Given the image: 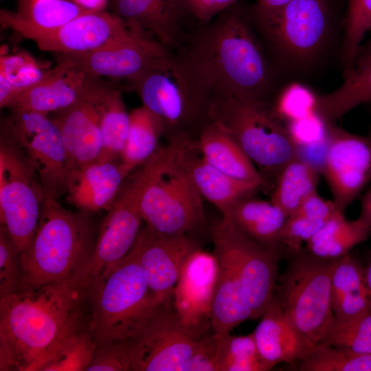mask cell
Instances as JSON below:
<instances>
[{
    "instance_id": "6da1fadb",
    "label": "cell",
    "mask_w": 371,
    "mask_h": 371,
    "mask_svg": "<svg viewBox=\"0 0 371 371\" xmlns=\"http://www.w3.org/2000/svg\"><path fill=\"white\" fill-rule=\"evenodd\" d=\"M176 53L213 97L270 102L286 83L240 0L190 33Z\"/></svg>"
},
{
    "instance_id": "7a4b0ae2",
    "label": "cell",
    "mask_w": 371,
    "mask_h": 371,
    "mask_svg": "<svg viewBox=\"0 0 371 371\" xmlns=\"http://www.w3.org/2000/svg\"><path fill=\"white\" fill-rule=\"evenodd\" d=\"M346 0H294L281 10L250 19L286 83L340 68Z\"/></svg>"
},
{
    "instance_id": "3957f363",
    "label": "cell",
    "mask_w": 371,
    "mask_h": 371,
    "mask_svg": "<svg viewBox=\"0 0 371 371\" xmlns=\"http://www.w3.org/2000/svg\"><path fill=\"white\" fill-rule=\"evenodd\" d=\"M88 291L77 278L0 298V370L34 371Z\"/></svg>"
},
{
    "instance_id": "277c9868",
    "label": "cell",
    "mask_w": 371,
    "mask_h": 371,
    "mask_svg": "<svg viewBox=\"0 0 371 371\" xmlns=\"http://www.w3.org/2000/svg\"><path fill=\"white\" fill-rule=\"evenodd\" d=\"M92 214L69 210L56 199H44L36 229L21 252L19 292L82 277L98 229Z\"/></svg>"
},
{
    "instance_id": "5b68a950",
    "label": "cell",
    "mask_w": 371,
    "mask_h": 371,
    "mask_svg": "<svg viewBox=\"0 0 371 371\" xmlns=\"http://www.w3.org/2000/svg\"><path fill=\"white\" fill-rule=\"evenodd\" d=\"M186 137L181 135L168 140L143 165L139 214L146 226L164 236H194L207 228L203 199L185 159Z\"/></svg>"
},
{
    "instance_id": "8992f818",
    "label": "cell",
    "mask_w": 371,
    "mask_h": 371,
    "mask_svg": "<svg viewBox=\"0 0 371 371\" xmlns=\"http://www.w3.org/2000/svg\"><path fill=\"white\" fill-rule=\"evenodd\" d=\"M88 300L96 348L133 337L160 303L133 248L89 286Z\"/></svg>"
},
{
    "instance_id": "52a82bcc",
    "label": "cell",
    "mask_w": 371,
    "mask_h": 371,
    "mask_svg": "<svg viewBox=\"0 0 371 371\" xmlns=\"http://www.w3.org/2000/svg\"><path fill=\"white\" fill-rule=\"evenodd\" d=\"M209 115L227 133L256 166L270 192L282 168L297 157V145L270 102L213 97Z\"/></svg>"
},
{
    "instance_id": "ba28073f",
    "label": "cell",
    "mask_w": 371,
    "mask_h": 371,
    "mask_svg": "<svg viewBox=\"0 0 371 371\" xmlns=\"http://www.w3.org/2000/svg\"><path fill=\"white\" fill-rule=\"evenodd\" d=\"M128 81L142 105L161 120L168 141L181 135L196 139L210 122L212 98L176 53Z\"/></svg>"
},
{
    "instance_id": "9c48e42d",
    "label": "cell",
    "mask_w": 371,
    "mask_h": 371,
    "mask_svg": "<svg viewBox=\"0 0 371 371\" xmlns=\"http://www.w3.org/2000/svg\"><path fill=\"white\" fill-rule=\"evenodd\" d=\"M289 258L278 278L277 297L294 328L313 348L334 317L331 274L336 259L319 258L303 249Z\"/></svg>"
},
{
    "instance_id": "30bf717a",
    "label": "cell",
    "mask_w": 371,
    "mask_h": 371,
    "mask_svg": "<svg viewBox=\"0 0 371 371\" xmlns=\"http://www.w3.org/2000/svg\"><path fill=\"white\" fill-rule=\"evenodd\" d=\"M2 121L8 133L34 168L45 199L66 194L79 169L53 120L40 113L11 107Z\"/></svg>"
},
{
    "instance_id": "8fae6325",
    "label": "cell",
    "mask_w": 371,
    "mask_h": 371,
    "mask_svg": "<svg viewBox=\"0 0 371 371\" xmlns=\"http://www.w3.org/2000/svg\"><path fill=\"white\" fill-rule=\"evenodd\" d=\"M44 192L34 168L1 123L0 223L22 252L38 225Z\"/></svg>"
},
{
    "instance_id": "7c38bea8",
    "label": "cell",
    "mask_w": 371,
    "mask_h": 371,
    "mask_svg": "<svg viewBox=\"0 0 371 371\" xmlns=\"http://www.w3.org/2000/svg\"><path fill=\"white\" fill-rule=\"evenodd\" d=\"M210 330L186 325L172 296L160 302L133 337L132 371H188L201 339Z\"/></svg>"
},
{
    "instance_id": "4fadbf2b",
    "label": "cell",
    "mask_w": 371,
    "mask_h": 371,
    "mask_svg": "<svg viewBox=\"0 0 371 371\" xmlns=\"http://www.w3.org/2000/svg\"><path fill=\"white\" fill-rule=\"evenodd\" d=\"M209 231L214 248L225 253L234 266L252 319L261 317L274 294L282 254L251 239L223 216Z\"/></svg>"
},
{
    "instance_id": "5bb4252c",
    "label": "cell",
    "mask_w": 371,
    "mask_h": 371,
    "mask_svg": "<svg viewBox=\"0 0 371 371\" xmlns=\"http://www.w3.org/2000/svg\"><path fill=\"white\" fill-rule=\"evenodd\" d=\"M143 166L125 180L113 204L98 226L96 239L82 278L89 286L132 249L142 218L138 207Z\"/></svg>"
},
{
    "instance_id": "9a60e30c",
    "label": "cell",
    "mask_w": 371,
    "mask_h": 371,
    "mask_svg": "<svg viewBox=\"0 0 371 371\" xmlns=\"http://www.w3.org/2000/svg\"><path fill=\"white\" fill-rule=\"evenodd\" d=\"M325 126L327 147L321 175L333 201L345 212L371 181V136L350 133L336 123Z\"/></svg>"
},
{
    "instance_id": "2e32d148",
    "label": "cell",
    "mask_w": 371,
    "mask_h": 371,
    "mask_svg": "<svg viewBox=\"0 0 371 371\" xmlns=\"http://www.w3.org/2000/svg\"><path fill=\"white\" fill-rule=\"evenodd\" d=\"M172 54L151 36L137 33L94 51L58 58L95 76L130 80L160 67Z\"/></svg>"
},
{
    "instance_id": "e0dca14e",
    "label": "cell",
    "mask_w": 371,
    "mask_h": 371,
    "mask_svg": "<svg viewBox=\"0 0 371 371\" xmlns=\"http://www.w3.org/2000/svg\"><path fill=\"white\" fill-rule=\"evenodd\" d=\"M199 248L193 235L164 236L146 225L140 231L133 249L158 302L172 296L186 260Z\"/></svg>"
},
{
    "instance_id": "ac0fdd59",
    "label": "cell",
    "mask_w": 371,
    "mask_h": 371,
    "mask_svg": "<svg viewBox=\"0 0 371 371\" xmlns=\"http://www.w3.org/2000/svg\"><path fill=\"white\" fill-rule=\"evenodd\" d=\"M137 33L119 17L106 10L86 12L64 25L34 33L26 38L43 51L82 54L129 38Z\"/></svg>"
},
{
    "instance_id": "d6986e66",
    "label": "cell",
    "mask_w": 371,
    "mask_h": 371,
    "mask_svg": "<svg viewBox=\"0 0 371 371\" xmlns=\"http://www.w3.org/2000/svg\"><path fill=\"white\" fill-rule=\"evenodd\" d=\"M107 8L130 30L151 36L170 52L189 35L179 0H109Z\"/></svg>"
},
{
    "instance_id": "ffe728a7",
    "label": "cell",
    "mask_w": 371,
    "mask_h": 371,
    "mask_svg": "<svg viewBox=\"0 0 371 371\" xmlns=\"http://www.w3.org/2000/svg\"><path fill=\"white\" fill-rule=\"evenodd\" d=\"M113 87L103 81L71 106L51 118L79 169L98 159L101 150L100 117L103 100Z\"/></svg>"
},
{
    "instance_id": "44dd1931",
    "label": "cell",
    "mask_w": 371,
    "mask_h": 371,
    "mask_svg": "<svg viewBox=\"0 0 371 371\" xmlns=\"http://www.w3.org/2000/svg\"><path fill=\"white\" fill-rule=\"evenodd\" d=\"M218 273L214 254L197 249L186 260L174 288V306L187 326L211 327L210 313Z\"/></svg>"
},
{
    "instance_id": "7402d4cb",
    "label": "cell",
    "mask_w": 371,
    "mask_h": 371,
    "mask_svg": "<svg viewBox=\"0 0 371 371\" xmlns=\"http://www.w3.org/2000/svg\"><path fill=\"white\" fill-rule=\"evenodd\" d=\"M58 60L49 74L23 90L11 107L44 115L56 113L75 104L103 82L101 77L78 69L64 59Z\"/></svg>"
},
{
    "instance_id": "603a6c76",
    "label": "cell",
    "mask_w": 371,
    "mask_h": 371,
    "mask_svg": "<svg viewBox=\"0 0 371 371\" xmlns=\"http://www.w3.org/2000/svg\"><path fill=\"white\" fill-rule=\"evenodd\" d=\"M95 348L87 295L66 321L34 371H87Z\"/></svg>"
},
{
    "instance_id": "cb8c5ba5",
    "label": "cell",
    "mask_w": 371,
    "mask_h": 371,
    "mask_svg": "<svg viewBox=\"0 0 371 371\" xmlns=\"http://www.w3.org/2000/svg\"><path fill=\"white\" fill-rule=\"evenodd\" d=\"M253 335L259 354L270 370L280 363H297L312 349L294 328L275 294Z\"/></svg>"
},
{
    "instance_id": "d4e9b609",
    "label": "cell",
    "mask_w": 371,
    "mask_h": 371,
    "mask_svg": "<svg viewBox=\"0 0 371 371\" xmlns=\"http://www.w3.org/2000/svg\"><path fill=\"white\" fill-rule=\"evenodd\" d=\"M128 177L116 161H95L76 171L66 200L79 210L91 213L108 210Z\"/></svg>"
},
{
    "instance_id": "484cf974",
    "label": "cell",
    "mask_w": 371,
    "mask_h": 371,
    "mask_svg": "<svg viewBox=\"0 0 371 371\" xmlns=\"http://www.w3.org/2000/svg\"><path fill=\"white\" fill-rule=\"evenodd\" d=\"M184 156L199 194L221 212L239 199L255 195L260 190L264 191L258 183L234 179L212 166L203 157L195 139L186 137Z\"/></svg>"
},
{
    "instance_id": "4316f807",
    "label": "cell",
    "mask_w": 371,
    "mask_h": 371,
    "mask_svg": "<svg viewBox=\"0 0 371 371\" xmlns=\"http://www.w3.org/2000/svg\"><path fill=\"white\" fill-rule=\"evenodd\" d=\"M221 214L245 235L284 256L282 235L289 216L273 203L248 196L235 201Z\"/></svg>"
},
{
    "instance_id": "83f0119b",
    "label": "cell",
    "mask_w": 371,
    "mask_h": 371,
    "mask_svg": "<svg viewBox=\"0 0 371 371\" xmlns=\"http://www.w3.org/2000/svg\"><path fill=\"white\" fill-rule=\"evenodd\" d=\"M196 141L203 157L215 168L234 179L258 183L264 191L270 192L251 160L238 143L217 124L210 121Z\"/></svg>"
},
{
    "instance_id": "f1b7e54d",
    "label": "cell",
    "mask_w": 371,
    "mask_h": 371,
    "mask_svg": "<svg viewBox=\"0 0 371 371\" xmlns=\"http://www.w3.org/2000/svg\"><path fill=\"white\" fill-rule=\"evenodd\" d=\"M218 273L210 313L212 330L217 335L229 334L243 322L252 319V313L242 294L234 266L227 256L214 248Z\"/></svg>"
},
{
    "instance_id": "f546056e",
    "label": "cell",
    "mask_w": 371,
    "mask_h": 371,
    "mask_svg": "<svg viewBox=\"0 0 371 371\" xmlns=\"http://www.w3.org/2000/svg\"><path fill=\"white\" fill-rule=\"evenodd\" d=\"M88 11L67 0H19L16 11L1 10L0 23L27 38L58 27Z\"/></svg>"
},
{
    "instance_id": "4dcf8cb0",
    "label": "cell",
    "mask_w": 371,
    "mask_h": 371,
    "mask_svg": "<svg viewBox=\"0 0 371 371\" xmlns=\"http://www.w3.org/2000/svg\"><path fill=\"white\" fill-rule=\"evenodd\" d=\"M331 306L334 317L342 322L355 319L371 311L364 267L350 253L335 261Z\"/></svg>"
},
{
    "instance_id": "1f68e13d",
    "label": "cell",
    "mask_w": 371,
    "mask_h": 371,
    "mask_svg": "<svg viewBox=\"0 0 371 371\" xmlns=\"http://www.w3.org/2000/svg\"><path fill=\"white\" fill-rule=\"evenodd\" d=\"M371 233V225L359 216L348 220L339 215L327 221L306 242V250L322 259L335 260L350 253Z\"/></svg>"
},
{
    "instance_id": "d6a6232c",
    "label": "cell",
    "mask_w": 371,
    "mask_h": 371,
    "mask_svg": "<svg viewBox=\"0 0 371 371\" xmlns=\"http://www.w3.org/2000/svg\"><path fill=\"white\" fill-rule=\"evenodd\" d=\"M371 103V62L355 70L335 90L316 95L312 113L325 123H336L360 104Z\"/></svg>"
},
{
    "instance_id": "836d02e7",
    "label": "cell",
    "mask_w": 371,
    "mask_h": 371,
    "mask_svg": "<svg viewBox=\"0 0 371 371\" xmlns=\"http://www.w3.org/2000/svg\"><path fill=\"white\" fill-rule=\"evenodd\" d=\"M161 120L144 106L130 113V126L126 142L120 157L125 173L148 162L161 148L159 139L164 137Z\"/></svg>"
},
{
    "instance_id": "e575fe53",
    "label": "cell",
    "mask_w": 371,
    "mask_h": 371,
    "mask_svg": "<svg viewBox=\"0 0 371 371\" xmlns=\"http://www.w3.org/2000/svg\"><path fill=\"white\" fill-rule=\"evenodd\" d=\"M320 172L309 163L297 157L289 162L278 175L271 192V201L288 216L302 202L317 192Z\"/></svg>"
},
{
    "instance_id": "d590c367",
    "label": "cell",
    "mask_w": 371,
    "mask_h": 371,
    "mask_svg": "<svg viewBox=\"0 0 371 371\" xmlns=\"http://www.w3.org/2000/svg\"><path fill=\"white\" fill-rule=\"evenodd\" d=\"M130 126V113L126 111L121 91L112 87L101 108V150L97 161H115L120 159Z\"/></svg>"
},
{
    "instance_id": "8d00e7d4",
    "label": "cell",
    "mask_w": 371,
    "mask_h": 371,
    "mask_svg": "<svg viewBox=\"0 0 371 371\" xmlns=\"http://www.w3.org/2000/svg\"><path fill=\"white\" fill-rule=\"evenodd\" d=\"M371 31V0H346L340 69L346 79L355 72V61L361 42Z\"/></svg>"
},
{
    "instance_id": "74e56055",
    "label": "cell",
    "mask_w": 371,
    "mask_h": 371,
    "mask_svg": "<svg viewBox=\"0 0 371 371\" xmlns=\"http://www.w3.org/2000/svg\"><path fill=\"white\" fill-rule=\"evenodd\" d=\"M297 363L301 371H371V353H355L318 344Z\"/></svg>"
},
{
    "instance_id": "f35d334b",
    "label": "cell",
    "mask_w": 371,
    "mask_h": 371,
    "mask_svg": "<svg viewBox=\"0 0 371 371\" xmlns=\"http://www.w3.org/2000/svg\"><path fill=\"white\" fill-rule=\"evenodd\" d=\"M319 344L355 353H371V311L348 322L334 317Z\"/></svg>"
},
{
    "instance_id": "ab89813d",
    "label": "cell",
    "mask_w": 371,
    "mask_h": 371,
    "mask_svg": "<svg viewBox=\"0 0 371 371\" xmlns=\"http://www.w3.org/2000/svg\"><path fill=\"white\" fill-rule=\"evenodd\" d=\"M270 370L260 357L253 333L247 335H223L221 371Z\"/></svg>"
},
{
    "instance_id": "60d3db41",
    "label": "cell",
    "mask_w": 371,
    "mask_h": 371,
    "mask_svg": "<svg viewBox=\"0 0 371 371\" xmlns=\"http://www.w3.org/2000/svg\"><path fill=\"white\" fill-rule=\"evenodd\" d=\"M49 71L26 52L1 55L0 75L23 91L43 80Z\"/></svg>"
},
{
    "instance_id": "b9f144b4",
    "label": "cell",
    "mask_w": 371,
    "mask_h": 371,
    "mask_svg": "<svg viewBox=\"0 0 371 371\" xmlns=\"http://www.w3.org/2000/svg\"><path fill=\"white\" fill-rule=\"evenodd\" d=\"M22 280L21 251L6 227L0 225V298L19 292Z\"/></svg>"
},
{
    "instance_id": "7bdbcfd3",
    "label": "cell",
    "mask_w": 371,
    "mask_h": 371,
    "mask_svg": "<svg viewBox=\"0 0 371 371\" xmlns=\"http://www.w3.org/2000/svg\"><path fill=\"white\" fill-rule=\"evenodd\" d=\"M133 337L95 348L87 371H132Z\"/></svg>"
},
{
    "instance_id": "ee69618b",
    "label": "cell",
    "mask_w": 371,
    "mask_h": 371,
    "mask_svg": "<svg viewBox=\"0 0 371 371\" xmlns=\"http://www.w3.org/2000/svg\"><path fill=\"white\" fill-rule=\"evenodd\" d=\"M325 223L297 214L289 216L282 235L283 255L289 257L302 251V243H306Z\"/></svg>"
},
{
    "instance_id": "f6af8a7d",
    "label": "cell",
    "mask_w": 371,
    "mask_h": 371,
    "mask_svg": "<svg viewBox=\"0 0 371 371\" xmlns=\"http://www.w3.org/2000/svg\"><path fill=\"white\" fill-rule=\"evenodd\" d=\"M223 335L210 330L202 337L188 371H221Z\"/></svg>"
},
{
    "instance_id": "bcb514c9",
    "label": "cell",
    "mask_w": 371,
    "mask_h": 371,
    "mask_svg": "<svg viewBox=\"0 0 371 371\" xmlns=\"http://www.w3.org/2000/svg\"><path fill=\"white\" fill-rule=\"evenodd\" d=\"M240 0H179L186 20L192 19L198 26L210 23L221 12Z\"/></svg>"
},
{
    "instance_id": "7dc6e473",
    "label": "cell",
    "mask_w": 371,
    "mask_h": 371,
    "mask_svg": "<svg viewBox=\"0 0 371 371\" xmlns=\"http://www.w3.org/2000/svg\"><path fill=\"white\" fill-rule=\"evenodd\" d=\"M344 212L333 201L324 199L316 192L308 196L294 214L326 223Z\"/></svg>"
},
{
    "instance_id": "c3c4849f",
    "label": "cell",
    "mask_w": 371,
    "mask_h": 371,
    "mask_svg": "<svg viewBox=\"0 0 371 371\" xmlns=\"http://www.w3.org/2000/svg\"><path fill=\"white\" fill-rule=\"evenodd\" d=\"M294 0H258L256 3H248V8L252 14L267 15L281 10Z\"/></svg>"
},
{
    "instance_id": "681fc988",
    "label": "cell",
    "mask_w": 371,
    "mask_h": 371,
    "mask_svg": "<svg viewBox=\"0 0 371 371\" xmlns=\"http://www.w3.org/2000/svg\"><path fill=\"white\" fill-rule=\"evenodd\" d=\"M23 90L17 88L0 75V106L10 108Z\"/></svg>"
},
{
    "instance_id": "f907efd6",
    "label": "cell",
    "mask_w": 371,
    "mask_h": 371,
    "mask_svg": "<svg viewBox=\"0 0 371 371\" xmlns=\"http://www.w3.org/2000/svg\"><path fill=\"white\" fill-rule=\"evenodd\" d=\"M371 62V37L361 45L355 61V70H359Z\"/></svg>"
},
{
    "instance_id": "816d5d0a",
    "label": "cell",
    "mask_w": 371,
    "mask_h": 371,
    "mask_svg": "<svg viewBox=\"0 0 371 371\" xmlns=\"http://www.w3.org/2000/svg\"><path fill=\"white\" fill-rule=\"evenodd\" d=\"M361 204L359 217L371 225V186L361 197Z\"/></svg>"
},
{
    "instance_id": "f5cc1de1",
    "label": "cell",
    "mask_w": 371,
    "mask_h": 371,
    "mask_svg": "<svg viewBox=\"0 0 371 371\" xmlns=\"http://www.w3.org/2000/svg\"><path fill=\"white\" fill-rule=\"evenodd\" d=\"M82 8L93 11L105 10L109 0H71Z\"/></svg>"
},
{
    "instance_id": "db71d44e",
    "label": "cell",
    "mask_w": 371,
    "mask_h": 371,
    "mask_svg": "<svg viewBox=\"0 0 371 371\" xmlns=\"http://www.w3.org/2000/svg\"><path fill=\"white\" fill-rule=\"evenodd\" d=\"M364 276L371 308V249L367 254L366 265L364 266Z\"/></svg>"
},
{
    "instance_id": "11a10c76",
    "label": "cell",
    "mask_w": 371,
    "mask_h": 371,
    "mask_svg": "<svg viewBox=\"0 0 371 371\" xmlns=\"http://www.w3.org/2000/svg\"><path fill=\"white\" fill-rule=\"evenodd\" d=\"M366 107L367 111H368V112L369 113L370 116V126H369L368 135H369L370 136H371V103H370V104H366Z\"/></svg>"
}]
</instances>
